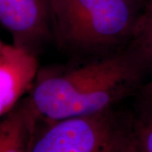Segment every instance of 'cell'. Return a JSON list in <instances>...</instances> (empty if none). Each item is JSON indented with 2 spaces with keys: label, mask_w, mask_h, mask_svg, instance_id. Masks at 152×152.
I'll use <instances>...</instances> for the list:
<instances>
[{
  "label": "cell",
  "mask_w": 152,
  "mask_h": 152,
  "mask_svg": "<svg viewBox=\"0 0 152 152\" xmlns=\"http://www.w3.org/2000/svg\"><path fill=\"white\" fill-rule=\"evenodd\" d=\"M151 67L130 42L69 65L39 69L27 99L45 121L98 113L136 96Z\"/></svg>",
  "instance_id": "6da1fadb"
},
{
  "label": "cell",
  "mask_w": 152,
  "mask_h": 152,
  "mask_svg": "<svg viewBox=\"0 0 152 152\" xmlns=\"http://www.w3.org/2000/svg\"><path fill=\"white\" fill-rule=\"evenodd\" d=\"M144 0H50L53 42L78 59L130 43Z\"/></svg>",
  "instance_id": "7a4b0ae2"
},
{
  "label": "cell",
  "mask_w": 152,
  "mask_h": 152,
  "mask_svg": "<svg viewBox=\"0 0 152 152\" xmlns=\"http://www.w3.org/2000/svg\"><path fill=\"white\" fill-rule=\"evenodd\" d=\"M42 120L31 152H131L130 115L118 106L96 114Z\"/></svg>",
  "instance_id": "3957f363"
},
{
  "label": "cell",
  "mask_w": 152,
  "mask_h": 152,
  "mask_svg": "<svg viewBox=\"0 0 152 152\" xmlns=\"http://www.w3.org/2000/svg\"><path fill=\"white\" fill-rule=\"evenodd\" d=\"M0 24L13 45L37 57L53 41L50 0H0Z\"/></svg>",
  "instance_id": "277c9868"
},
{
  "label": "cell",
  "mask_w": 152,
  "mask_h": 152,
  "mask_svg": "<svg viewBox=\"0 0 152 152\" xmlns=\"http://www.w3.org/2000/svg\"><path fill=\"white\" fill-rule=\"evenodd\" d=\"M39 71L37 57L13 44L0 49V119L30 92Z\"/></svg>",
  "instance_id": "5b68a950"
},
{
  "label": "cell",
  "mask_w": 152,
  "mask_h": 152,
  "mask_svg": "<svg viewBox=\"0 0 152 152\" xmlns=\"http://www.w3.org/2000/svg\"><path fill=\"white\" fill-rule=\"evenodd\" d=\"M40 118L27 97L0 119V152H31Z\"/></svg>",
  "instance_id": "8992f818"
},
{
  "label": "cell",
  "mask_w": 152,
  "mask_h": 152,
  "mask_svg": "<svg viewBox=\"0 0 152 152\" xmlns=\"http://www.w3.org/2000/svg\"><path fill=\"white\" fill-rule=\"evenodd\" d=\"M138 96V105L129 111L130 151L152 152V102Z\"/></svg>",
  "instance_id": "52a82bcc"
},
{
  "label": "cell",
  "mask_w": 152,
  "mask_h": 152,
  "mask_svg": "<svg viewBox=\"0 0 152 152\" xmlns=\"http://www.w3.org/2000/svg\"><path fill=\"white\" fill-rule=\"evenodd\" d=\"M131 43L152 65V0H147L143 7Z\"/></svg>",
  "instance_id": "ba28073f"
},
{
  "label": "cell",
  "mask_w": 152,
  "mask_h": 152,
  "mask_svg": "<svg viewBox=\"0 0 152 152\" xmlns=\"http://www.w3.org/2000/svg\"><path fill=\"white\" fill-rule=\"evenodd\" d=\"M138 95L152 102V80L145 83V85L141 87Z\"/></svg>",
  "instance_id": "9c48e42d"
},
{
  "label": "cell",
  "mask_w": 152,
  "mask_h": 152,
  "mask_svg": "<svg viewBox=\"0 0 152 152\" xmlns=\"http://www.w3.org/2000/svg\"><path fill=\"white\" fill-rule=\"evenodd\" d=\"M4 42L2 41V39H1V37H0V49H1V48L4 46Z\"/></svg>",
  "instance_id": "30bf717a"
},
{
  "label": "cell",
  "mask_w": 152,
  "mask_h": 152,
  "mask_svg": "<svg viewBox=\"0 0 152 152\" xmlns=\"http://www.w3.org/2000/svg\"><path fill=\"white\" fill-rule=\"evenodd\" d=\"M144 1H145V2H146V1H147V0H144Z\"/></svg>",
  "instance_id": "8fae6325"
}]
</instances>
